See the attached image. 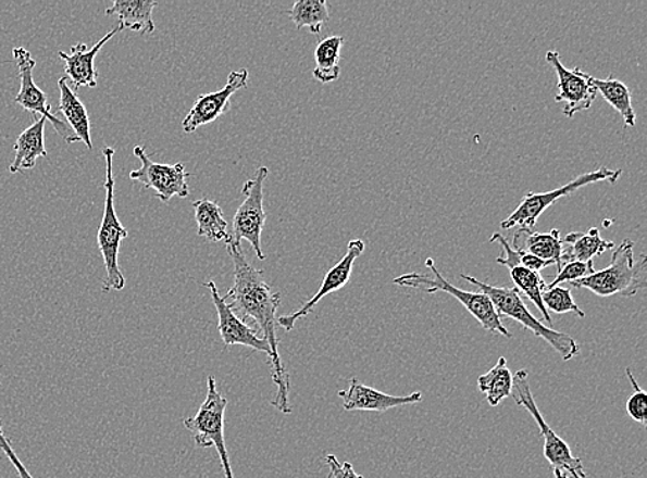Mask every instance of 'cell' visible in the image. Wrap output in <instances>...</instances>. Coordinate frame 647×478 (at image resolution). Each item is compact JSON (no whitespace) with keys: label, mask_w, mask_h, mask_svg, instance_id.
Listing matches in <instances>:
<instances>
[{"label":"cell","mask_w":647,"mask_h":478,"mask_svg":"<svg viewBox=\"0 0 647 478\" xmlns=\"http://www.w3.org/2000/svg\"><path fill=\"white\" fill-rule=\"evenodd\" d=\"M325 462L328 467H331V475L327 478H363L361 475H358L353 467L349 462H344L340 464L338 462L336 455H326Z\"/></svg>","instance_id":"cell-33"},{"label":"cell","mask_w":647,"mask_h":478,"mask_svg":"<svg viewBox=\"0 0 647 478\" xmlns=\"http://www.w3.org/2000/svg\"><path fill=\"white\" fill-rule=\"evenodd\" d=\"M511 279L515 282L518 291L521 294L526 295L537 310L540 311L543 320L548 323L549 328L552 327V318L549 316L546 306L543 303V294L547 291L546 281L543 280L540 274L537 272L528 271L526 267L517 266L510 269Z\"/></svg>","instance_id":"cell-28"},{"label":"cell","mask_w":647,"mask_h":478,"mask_svg":"<svg viewBox=\"0 0 647 478\" xmlns=\"http://www.w3.org/2000/svg\"><path fill=\"white\" fill-rule=\"evenodd\" d=\"M626 375H629V379L631 385L634 388V394L631 395L629 401H626V411L631 418L640 425H646V414H647V394L642 390L638 382H636L634 378L633 372L630 368L625 369Z\"/></svg>","instance_id":"cell-31"},{"label":"cell","mask_w":647,"mask_h":478,"mask_svg":"<svg viewBox=\"0 0 647 478\" xmlns=\"http://www.w3.org/2000/svg\"><path fill=\"white\" fill-rule=\"evenodd\" d=\"M364 249H366V244H364L363 240L353 239L349 241L346 255L343 256V260L338 262L337 265L333 266L332 269L327 272L325 279L322 281L320 291H318L310 301L306 302L304 305L301 306V310L291 313V315H285L277 318V326L284 328L287 332L291 331L293 328L296 327L297 320L310 315L313 307H315L323 298L346 287L349 279H351L353 264H356L359 256L364 253Z\"/></svg>","instance_id":"cell-14"},{"label":"cell","mask_w":647,"mask_h":478,"mask_svg":"<svg viewBox=\"0 0 647 478\" xmlns=\"http://www.w3.org/2000/svg\"><path fill=\"white\" fill-rule=\"evenodd\" d=\"M543 303L547 311L563 315V313H574L578 317L584 318L585 313L580 310L577 303L574 302L572 297V290L568 287H552L543 294Z\"/></svg>","instance_id":"cell-29"},{"label":"cell","mask_w":647,"mask_h":478,"mask_svg":"<svg viewBox=\"0 0 647 478\" xmlns=\"http://www.w3.org/2000/svg\"><path fill=\"white\" fill-rule=\"evenodd\" d=\"M346 411H370V413H385V411L421 403L423 394L414 392L409 395H393L366 387L357 378L349 380V387L338 392Z\"/></svg>","instance_id":"cell-16"},{"label":"cell","mask_w":647,"mask_h":478,"mask_svg":"<svg viewBox=\"0 0 647 478\" xmlns=\"http://www.w3.org/2000/svg\"><path fill=\"white\" fill-rule=\"evenodd\" d=\"M35 123L20 134L14 143V161L10 164V173L17 174L23 169L34 168L39 158H48L45 147V117H34Z\"/></svg>","instance_id":"cell-19"},{"label":"cell","mask_w":647,"mask_h":478,"mask_svg":"<svg viewBox=\"0 0 647 478\" xmlns=\"http://www.w3.org/2000/svg\"><path fill=\"white\" fill-rule=\"evenodd\" d=\"M270 169L265 166L257 168L254 178L248 179L242 188L244 203L239 205L234 215L233 243L240 246V241H249L253 247L257 259L264 261L265 255L261 249V235L265 228L266 214L264 209V183Z\"/></svg>","instance_id":"cell-9"},{"label":"cell","mask_w":647,"mask_h":478,"mask_svg":"<svg viewBox=\"0 0 647 478\" xmlns=\"http://www.w3.org/2000/svg\"><path fill=\"white\" fill-rule=\"evenodd\" d=\"M594 272V261H570L558 271V276L555 277L551 285H547V290L552 289V287L561 286L562 282H573L584 279V277L593 275Z\"/></svg>","instance_id":"cell-30"},{"label":"cell","mask_w":647,"mask_h":478,"mask_svg":"<svg viewBox=\"0 0 647 478\" xmlns=\"http://www.w3.org/2000/svg\"><path fill=\"white\" fill-rule=\"evenodd\" d=\"M102 155L105 159V205L102 215L97 244H99L102 260H104L107 277L102 281V291H122L125 289L126 279L123 276L120 261V249L122 241L128 236V230L122 225L115 210V178H114V155L115 149L102 148Z\"/></svg>","instance_id":"cell-4"},{"label":"cell","mask_w":647,"mask_h":478,"mask_svg":"<svg viewBox=\"0 0 647 478\" xmlns=\"http://www.w3.org/2000/svg\"><path fill=\"white\" fill-rule=\"evenodd\" d=\"M227 404V399L217 390L214 375H209L207 400L200 405L194 418L184 420V426L191 431L195 444L199 449L214 446L217 450L225 478H235L224 439V416Z\"/></svg>","instance_id":"cell-7"},{"label":"cell","mask_w":647,"mask_h":478,"mask_svg":"<svg viewBox=\"0 0 647 478\" xmlns=\"http://www.w3.org/2000/svg\"><path fill=\"white\" fill-rule=\"evenodd\" d=\"M513 374L507 367V358L500 357L489 373L477 378V388L486 395L487 403L497 407L502 400L511 398Z\"/></svg>","instance_id":"cell-26"},{"label":"cell","mask_w":647,"mask_h":478,"mask_svg":"<svg viewBox=\"0 0 647 478\" xmlns=\"http://www.w3.org/2000/svg\"><path fill=\"white\" fill-rule=\"evenodd\" d=\"M590 81L604 99L623 116L625 127H634L636 113L633 106V96L629 86L610 75L608 79H597L590 76Z\"/></svg>","instance_id":"cell-25"},{"label":"cell","mask_w":647,"mask_h":478,"mask_svg":"<svg viewBox=\"0 0 647 478\" xmlns=\"http://www.w3.org/2000/svg\"><path fill=\"white\" fill-rule=\"evenodd\" d=\"M633 240H624L613 251L612 261L606 269L594 272L584 279L570 282V286L589 290L602 298L638 294L646 287V255H640L639 261H636Z\"/></svg>","instance_id":"cell-3"},{"label":"cell","mask_w":647,"mask_h":478,"mask_svg":"<svg viewBox=\"0 0 647 478\" xmlns=\"http://www.w3.org/2000/svg\"><path fill=\"white\" fill-rule=\"evenodd\" d=\"M192 207L200 238L213 241V243L224 241L225 244L233 240L228 232V224L224 218L223 210L217 203L209 199H199L192 202Z\"/></svg>","instance_id":"cell-23"},{"label":"cell","mask_w":647,"mask_h":478,"mask_svg":"<svg viewBox=\"0 0 647 478\" xmlns=\"http://www.w3.org/2000/svg\"><path fill=\"white\" fill-rule=\"evenodd\" d=\"M204 287L210 290L212 300L219 315V332L225 347L242 345L254 349L257 352H263L271 356L269 342L265 341L260 330H254L242 318L235 315L223 295L220 294L217 286L213 280L204 282Z\"/></svg>","instance_id":"cell-15"},{"label":"cell","mask_w":647,"mask_h":478,"mask_svg":"<svg viewBox=\"0 0 647 478\" xmlns=\"http://www.w3.org/2000/svg\"><path fill=\"white\" fill-rule=\"evenodd\" d=\"M289 17L297 28H308L313 35H320L331 13L325 0H297L289 10Z\"/></svg>","instance_id":"cell-27"},{"label":"cell","mask_w":647,"mask_h":478,"mask_svg":"<svg viewBox=\"0 0 647 478\" xmlns=\"http://www.w3.org/2000/svg\"><path fill=\"white\" fill-rule=\"evenodd\" d=\"M425 266L433 272V277L421 274H406L397 277L394 280L395 285L423 290L431 295L436 294V292H446V294L456 298L486 331L500 334V336L506 338H512V334L507 330L500 316L497 315L489 297L485 295L484 292L464 291L460 290L459 287L450 285L440 275V272L436 269L433 259L425 261Z\"/></svg>","instance_id":"cell-6"},{"label":"cell","mask_w":647,"mask_h":478,"mask_svg":"<svg viewBox=\"0 0 647 478\" xmlns=\"http://www.w3.org/2000/svg\"><path fill=\"white\" fill-rule=\"evenodd\" d=\"M546 60L557 74L558 95L555 101L564 102L563 115L573 117L578 112L589 110L598 96L590 76L580 68L568 70L558 51H547Z\"/></svg>","instance_id":"cell-12"},{"label":"cell","mask_w":647,"mask_h":478,"mask_svg":"<svg viewBox=\"0 0 647 478\" xmlns=\"http://www.w3.org/2000/svg\"><path fill=\"white\" fill-rule=\"evenodd\" d=\"M13 59L20 72V79H22V89L15 97V102L22 105L25 111L33 113L34 117L39 113L40 117L49 121L66 143L78 142L79 138L75 136L71 127L54 115L48 95L35 84L34 70L36 61L33 54L27 49L14 48Z\"/></svg>","instance_id":"cell-11"},{"label":"cell","mask_w":647,"mask_h":478,"mask_svg":"<svg viewBox=\"0 0 647 478\" xmlns=\"http://www.w3.org/2000/svg\"><path fill=\"white\" fill-rule=\"evenodd\" d=\"M133 152L141 162V166L128 174L132 181L141 183L144 187L152 189L163 203L171 202L174 197L182 199L189 197L188 178L191 177V174L185 172L183 163L153 162L142 147H136Z\"/></svg>","instance_id":"cell-10"},{"label":"cell","mask_w":647,"mask_h":478,"mask_svg":"<svg viewBox=\"0 0 647 478\" xmlns=\"http://www.w3.org/2000/svg\"><path fill=\"white\" fill-rule=\"evenodd\" d=\"M512 249L551 262L552 265L558 267L561 265L563 243L561 232L558 229H552L548 234H537L531 229L520 228L513 235Z\"/></svg>","instance_id":"cell-18"},{"label":"cell","mask_w":647,"mask_h":478,"mask_svg":"<svg viewBox=\"0 0 647 478\" xmlns=\"http://www.w3.org/2000/svg\"><path fill=\"white\" fill-rule=\"evenodd\" d=\"M344 43L343 36L333 35L321 40L315 49V70H313V78L321 84H331L340 78L341 74V48Z\"/></svg>","instance_id":"cell-24"},{"label":"cell","mask_w":647,"mask_h":478,"mask_svg":"<svg viewBox=\"0 0 647 478\" xmlns=\"http://www.w3.org/2000/svg\"><path fill=\"white\" fill-rule=\"evenodd\" d=\"M563 254L561 265L568 264L570 261L589 262L594 261L595 256L602 255L606 251L613 250V241L600 238L597 228H590L588 234L572 232L562 240Z\"/></svg>","instance_id":"cell-22"},{"label":"cell","mask_w":647,"mask_h":478,"mask_svg":"<svg viewBox=\"0 0 647 478\" xmlns=\"http://www.w3.org/2000/svg\"><path fill=\"white\" fill-rule=\"evenodd\" d=\"M227 250L235 267L234 286L223 298L235 315L242 318L244 322L245 318H253L265 341L269 342L271 378L277 388L275 399L271 401V404L282 414H290V377L282 362L279 339L276 337V311L282 302L281 292H272L265 280L264 272L256 269L250 264L244 254L242 247L229 241Z\"/></svg>","instance_id":"cell-1"},{"label":"cell","mask_w":647,"mask_h":478,"mask_svg":"<svg viewBox=\"0 0 647 478\" xmlns=\"http://www.w3.org/2000/svg\"><path fill=\"white\" fill-rule=\"evenodd\" d=\"M0 450H2L3 454L7 455L10 464L15 467L17 470L20 478H34L33 475L27 470V467L24 466L23 462L18 460L17 454H15L12 444L4 435L2 420H0Z\"/></svg>","instance_id":"cell-32"},{"label":"cell","mask_w":647,"mask_h":478,"mask_svg":"<svg viewBox=\"0 0 647 478\" xmlns=\"http://www.w3.org/2000/svg\"><path fill=\"white\" fill-rule=\"evenodd\" d=\"M623 174V169H610L608 167H599L595 169V172H589L582 174L570 181L567 185H563L561 188H557L551 190V192L546 193H527L523 197L522 202L518 205L515 212H513L510 217L502 221L500 224L501 229H511L515 228V226H520L523 229H533L534 225L537 224L538 218L542 217V214L546 212L548 207L555 202H558L559 199L569 197L573 192H576L580 188L587 187V185L600 183V181H608L614 184Z\"/></svg>","instance_id":"cell-8"},{"label":"cell","mask_w":647,"mask_h":478,"mask_svg":"<svg viewBox=\"0 0 647 478\" xmlns=\"http://www.w3.org/2000/svg\"><path fill=\"white\" fill-rule=\"evenodd\" d=\"M59 112L61 115H64L71 130L79 138V141L84 142L87 149L91 151V122L84 102L80 101L76 91L72 89L65 76L59 80Z\"/></svg>","instance_id":"cell-21"},{"label":"cell","mask_w":647,"mask_h":478,"mask_svg":"<svg viewBox=\"0 0 647 478\" xmlns=\"http://www.w3.org/2000/svg\"><path fill=\"white\" fill-rule=\"evenodd\" d=\"M511 398L515 400L520 407L525 408L533 416L538 428H540V435L544 437V456H546L548 464L552 466L553 477L573 478L577 475L587 478L582 460L572 454L567 441L555 433L551 426L544 419L540 410H538L533 398L531 382H528L527 369H520L513 375Z\"/></svg>","instance_id":"cell-5"},{"label":"cell","mask_w":647,"mask_h":478,"mask_svg":"<svg viewBox=\"0 0 647 478\" xmlns=\"http://www.w3.org/2000/svg\"><path fill=\"white\" fill-rule=\"evenodd\" d=\"M573 478H582V477H580V476H577V475H576V476H574Z\"/></svg>","instance_id":"cell-34"},{"label":"cell","mask_w":647,"mask_h":478,"mask_svg":"<svg viewBox=\"0 0 647 478\" xmlns=\"http://www.w3.org/2000/svg\"><path fill=\"white\" fill-rule=\"evenodd\" d=\"M461 277L489 297L500 318H512V320L520 323L525 330L533 332L534 337L544 339L555 352L559 353L563 362H570V360L577 356L580 347L576 339L568 336V334L552 330V328L538 320L537 317H534L531 311L527 310L517 287L508 289V287L487 285V282L475 279L474 276L461 275Z\"/></svg>","instance_id":"cell-2"},{"label":"cell","mask_w":647,"mask_h":478,"mask_svg":"<svg viewBox=\"0 0 647 478\" xmlns=\"http://www.w3.org/2000/svg\"><path fill=\"white\" fill-rule=\"evenodd\" d=\"M158 7L155 0H115L111 8L105 10L107 15H116L122 29L133 33L153 34V9Z\"/></svg>","instance_id":"cell-20"},{"label":"cell","mask_w":647,"mask_h":478,"mask_svg":"<svg viewBox=\"0 0 647 478\" xmlns=\"http://www.w3.org/2000/svg\"><path fill=\"white\" fill-rule=\"evenodd\" d=\"M249 85V71L246 68L231 72L227 85L223 89L209 95L199 96L191 111L183 121L184 133L191 134L199 127L210 125L223 116L231 108V99L235 92L246 89Z\"/></svg>","instance_id":"cell-13"},{"label":"cell","mask_w":647,"mask_h":478,"mask_svg":"<svg viewBox=\"0 0 647 478\" xmlns=\"http://www.w3.org/2000/svg\"><path fill=\"white\" fill-rule=\"evenodd\" d=\"M121 30H123L122 27L117 25L116 28L111 29L104 38H101L99 42L92 46L91 49L87 48L86 43H76L72 46L70 53L59 51L60 59L65 64L66 79L71 81L74 91L80 89V87L95 89L97 78H99V72L96 70V56L104 48L108 40L114 38Z\"/></svg>","instance_id":"cell-17"}]
</instances>
